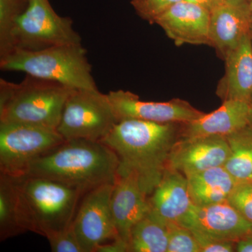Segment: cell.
Returning <instances> with one entry per match:
<instances>
[{"instance_id": "cell-20", "label": "cell", "mask_w": 252, "mask_h": 252, "mask_svg": "<svg viewBox=\"0 0 252 252\" xmlns=\"http://www.w3.org/2000/svg\"><path fill=\"white\" fill-rule=\"evenodd\" d=\"M27 231L14 177L0 173V240Z\"/></svg>"}, {"instance_id": "cell-19", "label": "cell", "mask_w": 252, "mask_h": 252, "mask_svg": "<svg viewBox=\"0 0 252 252\" xmlns=\"http://www.w3.org/2000/svg\"><path fill=\"white\" fill-rule=\"evenodd\" d=\"M189 194L195 206L223 203L238 182L224 166L212 167L187 176Z\"/></svg>"}, {"instance_id": "cell-22", "label": "cell", "mask_w": 252, "mask_h": 252, "mask_svg": "<svg viewBox=\"0 0 252 252\" xmlns=\"http://www.w3.org/2000/svg\"><path fill=\"white\" fill-rule=\"evenodd\" d=\"M230 155L225 168L238 183L252 182V126L225 136Z\"/></svg>"}, {"instance_id": "cell-15", "label": "cell", "mask_w": 252, "mask_h": 252, "mask_svg": "<svg viewBox=\"0 0 252 252\" xmlns=\"http://www.w3.org/2000/svg\"><path fill=\"white\" fill-rule=\"evenodd\" d=\"M248 3L225 1L210 12V45L225 60L252 29Z\"/></svg>"}, {"instance_id": "cell-5", "label": "cell", "mask_w": 252, "mask_h": 252, "mask_svg": "<svg viewBox=\"0 0 252 252\" xmlns=\"http://www.w3.org/2000/svg\"><path fill=\"white\" fill-rule=\"evenodd\" d=\"M0 68L56 81L72 89L97 90L87 51L81 44L38 51L14 49L0 56Z\"/></svg>"}, {"instance_id": "cell-9", "label": "cell", "mask_w": 252, "mask_h": 252, "mask_svg": "<svg viewBox=\"0 0 252 252\" xmlns=\"http://www.w3.org/2000/svg\"><path fill=\"white\" fill-rule=\"evenodd\" d=\"M113 187L99 186L81 198L72 225L84 252H95L99 245L119 238L111 210Z\"/></svg>"}, {"instance_id": "cell-7", "label": "cell", "mask_w": 252, "mask_h": 252, "mask_svg": "<svg viewBox=\"0 0 252 252\" xmlns=\"http://www.w3.org/2000/svg\"><path fill=\"white\" fill-rule=\"evenodd\" d=\"M118 123L107 94L74 89L66 101L58 132L65 140L101 142Z\"/></svg>"}, {"instance_id": "cell-27", "label": "cell", "mask_w": 252, "mask_h": 252, "mask_svg": "<svg viewBox=\"0 0 252 252\" xmlns=\"http://www.w3.org/2000/svg\"><path fill=\"white\" fill-rule=\"evenodd\" d=\"M53 252H84L72 225L46 238Z\"/></svg>"}, {"instance_id": "cell-14", "label": "cell", "mask_w": 252, "mask_h": 252, "mask_svg": "<svg viewBox=\"0 0 252 252\" xmlns=\"http://www.w3.org/2000/svg\"><path fill=\"white\" fill-rule=\"evenodd\" d=\"M210 12L198 5L182 0L157 18L156 24L163 30L175 45H210Z\"/></svg>"}, {"instance_id": "cell-3", "label": "cell", "mask_w": 252, "mask_h": 252, "mask_svg": "<svg viewBox=\"0 0 252 252\" xmlns=\"http://www.w3.org/2000/svg\"><path fill=\"white\" fill-rule=\"evenodd\" d=\"M28 231L47 238L72 224L84 192L44 177H14Z\"/></svg>"}, {"instance_id": "cell-33", "label": "cell", "mask_w": 252, "mask_h": 252, "mask_svg": "<svg viewBox=\"0 0 252 252\" xmlns=\"http://www.w3.org/2000/svg\"><path fill=\"white\" fill-rule=\"evenodd\" d=\"M250 124L252 126V96L251 99H250Z\"/></svg>"}, {"instance_id": "cell-13", "label": "cell", "mask_w": 252, "mask_h": 252, "mask_svg": "<svg viewBox=\"0 0 252 252\" xmlns=\"http://www.w3.org/2000/svg\"><path fill=\"white\" fill-rule=\"evenodd\" d=\"M229 155L225 136L179 139L170 156L168 168L187 177L212 167L223 166Z\"/></svg>"}, {"instance_id": "cell-17", "label": "cell", "mask_w": 252, "mask_h": 252, "mask_svg": "<svg viewBox=\"0 0 252 252\" xmlns=\"http://www.w3.org/2000/svg\"><path fill=\"white\" fill-rule=\"evenodd\" d=\"M149 200L151 212L170 226L180 224L193 205L187 177L171 168L165 171Z\"/></svg>"}, {"instance_id": "cell-34", "label": "cell", "mask_w": 252, "mask_h": 252, "mask_svg": "<svg viewBox=\"0 0 252 252\" xmlns=\"http://www.w3.org/2000/svg\"><path fill=\"white\" fill-rule=\"evenodd\" d=\"M249 9H250V17H251V21L252 23V0H250V2L248 3Z\"/></svg>"}, {"instance_id": "cell-12", "label": "cell", "mask_w": 252, "mask_h": 252, "mask_svg": "<svg viewBox=\"0 0 252 252\" xmlns=\"http://www.w3.org/2000/svg\"><path fill=\"white\" fill-rule=\"evenodd\" d=\"M110 204L119 238L128 244L134 225L151 212L149 195L134 172L119 167Z\"/></svg>"}, {"instance_id": "cell-10", "label": "cell", "mask_w": 252, "mask_h": 252, "mask_svg": "<svg viewBox=\"0 0 252 252\" xmlns=\"http://www.w3.org/2000/svg\"><path fill=\"white\" fill-rule=\"evenodd\" d=\"M107 96L118 122L137 119L157 123H186L205 114L180 98L167 102H147L140 100L137 94L124 90L109 91Z\"/></svg>"}, {"instance_id": "cell-35", "label": "cell", "mask_w": 252, "mask_h": 252, "mask_svg": "<svg viewBox=\"0 0 252 252\" xmlns=\"http://www.w3.org/2000/svg\"><path fill=\"white\" fill-rule=\"evenodd\" d=\"M250 34H251L252 44V26L251 32H250Z\"/></svg>"}, {"instance_id": "cell-32", "label": "cell", "mask_w": 252, "mask_h": 252, "mask_svg": "<svg viewBox=\"0 0 252 252\" xmlns=\"http://www.w3.org/2000/svg\"><path fill=\"white\" fill-rule=\"evenodd\" d=\"M226 1L232 3H249L250 0H226Z\"/></svg>"}, {"instance_id": "cell-28", "label": "cell", "mask_w": 252, "mask_h": 252, "mask_svg": "<svg viewBox=\"0 0 252 252\" xmlns=\"http://www.w3.org/2000/svg\"><path fill=\"white\" fill-rule=\"evenodd\" d=\"M193 232L194 236L198 242L200 252H235V242L220 240Z\"/></svg>"}, {"instance_id": "cell-6", "label": "cell", "mask_w": 252, "mask_h": 252, "mask_svg": "<svg viewBox=\"0 0 252 252\" xmlns=\"http://www.w3.org/2000/svg\"><path fill=\"white\" fill-rule=\"evenodd\" d=\"M80 44L81 36L73 28L70 18L59 16L49 0H29L27 8L14 23L10 51Z\"/></svg>"}, {"instance_id": "cell-11", "label": "cell", "mask_w": 252, "mask_h": 252, "mask_svg": "<svg viewBox=\"0 0 252 252\" xmlns=\"http://www.w3.org/2000/svg\"><path fill=\"white\" fill-rule=\"evenodd\" d=\"M179 225L191 231L235 243L252 234V223L228 200L206 206L193 205Z\"/></svg>"}, {"instance_id": "cell-8", "label": "cell", "mask_w": 252, "mask_h": 252, "mask_svg": "<svg viewBox=\"0 0 252 252\" xmlns=\"http://www.w3.org/2000/svg\"><path fill=\"white\" fill-rule=\"evenodd\" d=\"M65 140L57 129L26 124H0V173L17 177L32 162Z\"/></svg>"}, {"instance_id": "cell-4", "label": "cell", "mask_w": 252, "mask_h": 252, "mask_svg": "<svg viewBox=\"0 0 252 252\" xmlns=\"http://www.w3.org/2000/svg\"><path fill=\"white\" fill-rule=\"evenodd\" d=\"M74 89L26 74L19 84L0 79V124H26L57 129Z\"/></svg>"}, {"instance_id": "cell-24", "label": "cell", "mask_w": 252, "mask_h": 252, "mask_svg": "<svg viewBox=\"0 0 252 252\" xmlns=\"http://www.w3.org/2000/svg\"><path fill=\"white\" fill-rule=\"evenodd\" d=\"M167 252H200V249L191 230L180 225H172Z\"/></svg>"}, {"instance_id": "cell-25", "label": "cell", "mask_w": 252, "mask_h": 252, "mask_svg": "<svg viewBox=\"0 0 252 252\" xmlns=\"http://www.w3.org/2000/svg\"><path fill=\"white\" fill-rule=\"evenodd\" d=\"M182 0H131L137 15L142 19L153 24L172 5Z\"/></svg>"}, {"instance_id": "cell-30", "label": "cell", "mask_w": 252, "mask_h": 252, "mask_svg": "<svg viewBox=\"0 0 252 252\" xmlns=\"http://www.w3.org/2000/svg\"><path fill=\"white\" fill-rule=\"evenodd\" d=\"M187 1L198 5L211 12L219 6L223 4L226 0H187Z\"/></svg>"}, {"instance_id": "cell-26", "label": "cell", "mask_w": 252, "mask_h": 252, "mask_svg": "<svg viewBox=\"0 0 252 252\" xmlns=\"http://www.w3.org/2000/svg\"><path fill=\"white\" fill-rule=\"evenodd\" d=\"M228 202L252 223V182L237 184Z\"/></svg>"}, {"instance_id": "cell-18", "label": "cell", "mask_w": 252, "mask_h": 252, "mask_svg": "<svg viewBox=\"0 0 252 252\" xmlns=\"http://www.w3.org/2000/svg\"><path fill=\"white\" fill-rule=\"evenodd\" d=\"M224 76L217 85L216 94L222 102H250L252 96V44L247 34L225 60Z\"/></svg>"}, {"instance_id": "cell-16", "label": "cell", "mask_w": 252, "mask_h": 252, "mask_svg": "<svg viewBox=\"0 0 252 252\" xmlns=\"http://www.w3.org/2000/svg\"><path fill=\"white\" fill-rule=\"evenodd\" d=\"M250 107L248 102L228 100L216 110L189 122L182 123L180 139L205 136H227L250 124Z\"/></svg>"}, {"instance_id": "cell-2", "label": "cell", "mask_w": 252, "mask_h": 252, "mask_svg": "<svg viewBox=\"0 0 252 252\" xmlns=\"http://www.w3.org/2000/svg\"><path fill=\"white\" fill-rule=\"evenodd\" d=\"M119 166L117 154L105 144L74 139L37 158L24 175L57 181L86 193L99 186L114 184Z\"/></svg>"}, {"instance_id": "cell-23", "label": "cell", "mask_w": 252, "mask_h": 252, "mask_svg": "<svg viewBox=\"0 0 252 252\" xmlns=\"http://www.w3.org/2000/svg\"><path fill=\"white\" fill-rule=\"evenodd\" d=\"M29 0H0V56L11 51V34L16 19L27 8Z\"/></svg>"}, {"instance_id": "cell-31", "label": "cell", "mask_w": 252, "mask_h": 252, "mask_svg": "<svg viewBox=\"0 0 252 252\" xmlns=\"http://www.w3.org/2000/svg\"><path fill=\"white\" fill-rule=\"evenodd\" d=\"M235 252H252V234L240 239L235 245Z\"/></svg>"}, {"instance_id": "cell-1", "label": "cell", "mask_w": 252, "mask_h": 252, "mask_svg": "<svg viewBox=\"0 0 252 252\" xmlns=\"http://www.w3.org/2000/svg\"><path fill=\"white\" fill-rule=\"evenodd\" d=\"M181 124L124 120L101 142L117 154L119 167L135 174L149 196L168 169L172 150L180 139Z\"/></svg>"}, {"instance_id": "cell-21", "label": "cell", "mask_w": 252, "mask_h": 252, "mask_svg": "<svg viewBox=\"0 0 252 252\" xmlns=\"http://www.w3.org/2000/svg\"><path fill=\"white\" fill-rule=\"evenodd\" d=\"M170 225L149 212L132 230L129 252H167Z\"/></svg>"}, {"instance_id": "cell-29", "label": "cell", "mask_w": 252, "mask_h": 252, "mask_svg": "<svg viewBox=\"0 0 252 252\" xmlns=\"http://www.w3.org/2000/svg\"><path fill=\"white\" fill-rule=\"evenodd\" d=\"M95 252H129L128 244L118 238L109 243L99 245Z\"/></svg>"}]
</instances>
